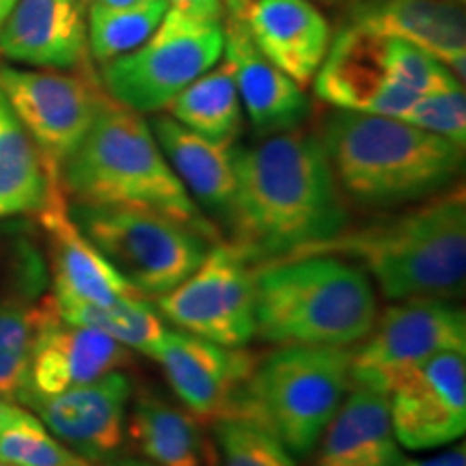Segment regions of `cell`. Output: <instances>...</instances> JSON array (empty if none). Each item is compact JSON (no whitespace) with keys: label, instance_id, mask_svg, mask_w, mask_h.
Listing matches in <instances>:
<instances>
[{"label":"cell","instance_id":"30bf717a","mask_svg":"<svg viewBox=\"0 0 466 466\" xmlns=\"http://www.w3.org/2000/svg\"><path fill=\"white\" fill-rule=\"evenodd\" d=\"M441 352H466V316L442 299L395 300L352 352V384L387 393L400 376Z\"/></svg>","mask_w":466,"mask_h":466},{"label":"cell","instance_id":"7a4b0ae2","mask_svg":"<svg viewBox=\"0 0 466 466\" xmlns=\"http://www.w3.org/2000/svg\"><path fill=\"white\" fill-rule=\"evenodd\" d=\"M58 184L74 206L149 209L220 242L217 223L192 201L151 126L108 93L86 137L61 167Z\"/></svg>","mask_w":466,"mask_h":466},{"label":"cell","instance_id":"d6a6232c","mask_svg":"<svg viewBox=\"0 0 466 466\" xmlns=\"http://www.w3.org/2000/svg\"><path fill=\"white\" fill-rule=\"evenodd\" d=\"M167 5L168 9L197 17V20L223 22L225 15L223 0H167Z\"/></svg>","mask_w":466,"mask_h":466},{"label":"cell","instance_id":"7402d4cb","mask_svg":"<svg viewBox=\"0 0 466 466\" xmlns=\"http://www.w3.org/2000/svg\"><path fill=\"white\" fill-rule=\"evenodd\" d=\"M311 466H395L401 447L393 434L389 395L352 384L318 441Z\"/></svg>","mask_w":466,"mask_h":466},{"label":"cell","instance_id":"5b68a950","mask_svg":"<svg viewBox=\"0 0 466 466\" xmlns=\"http://www.w3.org/2000/svg\"><path fill=\"white\" fill-rule=\"evenodd\" d=\"M255 335L277 346L348 348L378 318L370 277L337 255H302L253 270Z\"/></svg>","mask_w":466,"mask_h":466},{"label":"cell","instance_id":"60d3db41","mask_svg":"<svg viewBox=\"0 0 466 466\" xmlns=\"http://www.w3.org/2000/svg\"><path fill=\"white\" fill-rule=\"evenodd\" d=\"M450 3H462V0H450Z\"/></svg>","mask_w":466,"mask_h":466},{"label":"cell","instance_id":"4fadbf2b","mask_svg":"<svg viewBox=\"0 0 466 466\" xmlns=\"http://www.w3.org/2000/svg\"><path fill=\"white\" fill-rule=\"evenodd\" d=\"M132 380L124 370L72 387L56 395H20L17 404L31 408L67 450L86 462L119 456L126 445Z\"/></svg>","mask_w":466,"mask_h":466},{"label":"cell","instance_id":"277c9868","mask_svg":"<svg viewBox=\"0 0 466 466\" xmlns=\"http://www.w3.org/2000/svg\"><path fill=\"white\" fill-rule=\"evenodd\" d=\"M350 201L387 209L421 203L456 184L464 147L398 116L335 110L319 137Z\"/></svg>","mask_w":466,"mask_h":466},{"label":"cell","instance_id":"83f0119b","mask_svg":"<svg viewBox=\"0 0 466 466\" xmlns=\"http://www.w3.org/2000/svg\"><path fill=\"white\" fill-rule=\"evenodd\" d=\"M168 11L167 0H134L127 5L86 7V46L100 66L138 48Z\"/></svg>","mask_w":466,"mask_h":466},{"label":"cell","instance_id":"e0dca14e","mask_svg":"<svg viewBox=\"0 0 466 466\" xmlns=\"http://www.w3.org/2000/svg\"><path fill=\"white\" fill-rule=\"evenodd\" d=\"M223 58L233 69L242 110L259 138L299 130L311 115L302 86L268 61L250 37L244 17H229Z\"/></svg>","mask_w":466,"mask_h":466},{"label":"cell","instance_id":"484cf974","mask_svg":"<svg viewBox=\"0 0 466 466\" xmlns=\"http://www.w3.org/2000/svg\"><path fill=\"white\" fill-rule=\"evenodd\" d=\"M167 108L175 121L212 141L236 145L242 134L244 110L225 58L186 86Z\"/></svg>","mask_w":466,"mask_h":466},{"label":"cell","instance_id":"6da1fadb","mask_svg":"<svg viewBox=\"0 0 466 466\" xmlns=\"http://www.w3.org/2000/svg\"><path fill=\"white\" fill-rule=\"evenodd\" d=\"M229 247L250 266L302 258L348 227L346 197L319 137L291 130L233 147Z\"/></svg>","mask_w":466,"mask_h":466},{"label":"cell","instance_id":"cb8c5ba5","mask_svg":"<svg viewBox=\"0 0 466 466\" xmlns=\"http://www.w3.org/2000/svg\"><path fill=\"white\" fill-rule=\"evenodd\" d=\"M126 439L154 466H206L208 439L199 417L156 393H141L134 400Z\"/></svg>","mask_w":466,"mask_h":466},{"label":"cell","instance_id":"1f68e13d","mask_svg":"<svg viewBox=\"0 0 466 466\" xmlns=\"http://www.w3.org/2000/svg\"><path fill=\"white\" fill-rule=\"evenodd\" d=\"M406 124L428 130L447 141L466 145V96L464 86L423 96L400 116Z\"/></svg>","mask_w":466,"mask_h":466},{"label":"cell","instance_id":"2e32d148","mask_svg":"<svg viewBox=\"0 0 466 466\" xmlns=\"http://www.w3.org/2000/svg\"><path fill=\"white\" fill-rule=\"evenodd\" d=\"M154 360L182 406L199 419L225 415L255 367V359L244 348H227L171 329Z\"/></svg>","mask_w":466,"mask_h":466},{"label":"cell","instance_id":"8992f818","mask_svg":"<svg viewBox=\"0 0 466 466\" xmlns=\"http://www.w3.org/2000/svg\"><path fill=\"white\" fill-rule=\"evenodd\" d=\"M352 387L348 348L281 346L261 360L225 415L264 425L296 460L316 451L319 436Z\"/></svg>","mask_w":466,"mask_h":466},{"label":"cell","instance_id":"8fae6325","mask_svg":"<svg viewBox=\"0 0 466 466\" xmlns=\"http://www.w3.org/2000/svg\"><path fill=\"white\" fill-rule=\"evenodd\" d=\"M156 309L184 333L244 348L255 337L253 266L229 244H212L182 283L156 299Z\"/></svg>","mask_w":466,"mask_h":466},{"label":"cell","instance_id":"5bb4252c","mask_svg":"<svg viewBox=\"0 0 466 466\" xmlns=\"http://www.w3.org/2000/svg\"><path fill=\"white\" fill-rule=\"evenodd\" d=\"M319 100L337 110L400 116L419 100L395 83L387 58V37L346 25L330 39L313 76Z\"/></svg>","mask_w":466,"mask_h":466},{"label":"cell","instance_id":"f35d334b","mask_svg":"<svg viewBox=\"0 0 466 466\" xmlns=\"http://www.w3.org/2000/svg\"><path fill=\"white\" fill-rule=\"evenodd\" d=\"M76 3H78V5H80V7H83V9L86 7V3H85V0H76Z\"/></svg>","mask_w":466,"mask_h":466},{"label":"cell","instance_id":"44dd1931","mask_svg":"<svg viewBox=\"0 0 466 466\" xmlns=\"http://www.w3.org/2000/svg\"><path fill=\"white\" fill-rule=\"evenodd\" d=\"M244 22L268 61L300 86L313 83L333 33L311 0H250Z\"/></svg>","mask_w":466,"mask_h":466},{"label":"cell","instance_id":"7c38bea8","mask_svg":"<svg viewBox=\"0 0 466 466\" xmlns=\"http://www.w3.org/2000/svg\"><path fill=\"white\" fill-rule=\"evenodd\" d=\"M400 447L425 451L462 439L466 430L464 352H441L400 376L389 391Z\"/></svg>","mask_w":466,"mask_h":466},{"label":"cell","instance_id":"d4e9b609","mask_svg":"<svg viewBox=\"0 0 466 466\" xmlns=\"http://www.w3.org/2000/svg\"><path fill=\"white\" fill-rule=\"evenodd\" d=\"M58 182L0 91V220L39 214Z\"/></svg>","mask_w":466,"mask_h":466},{"label":"cell","instance_id":"74e56055","mask_svg":"<svg viewBox=\"0 0 466 466\" xmlns=\"http://www.w3.org/2000/svg\"><path fill=\"white\" fill-rule=\"evenodd\" d=\"M86 7H89L91 3H97V5H127V3H134V0H85Z\"/></svg>","mask_w":466,"mask_h":466},{"label":"cell","instance_id":"d590c367","mask_svg":"<svg viewBox=\"0 0 466 466\" xmlns=\"http://www.w3.org/2000/svg\"><path fill=\"white\" fill-rule=\"evenodd\" d=\"M250 0H223V7L229 17H244L248 11Z\"/></svg>","mask_w":466,"mask_h":466},{"label":"cell","instance_id":"9c48e42d","mask_svg":"<svg viewBox=\"0 0 466 466\" xmlns=\"http://www.w3.org/2000/svg\"><path fill=\"white\" fill-rule=\"evenodd\" d=\"M0 91L42 156L52 182L86 137L106 96L89 67L20 69L0 66Z\"/></svg>","mask_w":466,"mask_h":466},{"label":"cell","instance_id":"e575fe53","mask_svg":"<svg viewBox=\"0 0 466 466\" xmlns=\"http://www.w3.org/2000/svg\"><path fill=\"white\" fill-rule=\"evenodd\" d=\"M89 466H154L147 460L132 458V456H113L108 460H100V462H89Z\"/></svg>","mask_w":466,"mask_h":466},{"label":"cell","instance_id":"4316f807","mask_svg":"<svg viewBox=\"0 0 466 466\" xmlns=\"http://www.w3.org/2000/svg\"><path fill=\"white\" fill-rule=\"evenodd\" d=\"M58 316L72 324L89 326L127 350L147 354L154 359L167 335V324L158 309L149 305L145 296L121 299L113 305H89V302L56 300L52 296Z\"/></svg>","mask_w":466,"mask_h":466},{"label":"cell","instance_id":"ac0fdd59","mask_svg":"<svg viewBox=\"0 0 466 466\" xmlns=\"http://www.w3.org/2000/svg\"><path fill=\"white\" fill-rule=\"evenodd\" d=\"M39 220L50 240L56 300L113 305L121 299L143 296L119 275L102 250L74 223L61 186L52 188L48 201L39 212Z\"/></svg>","mask_w":466,"mask_h":466},{"label":"cell","instance_id":"ba28073f","mask_svg":"<svg viewBox=\"0 0 466 466\" xmlns=\"http://www.w3.org/2000/svg\"><path fill=\"white\" fill-rule=\"evenodd\" d=\"M225 26L168 9L145 42L100 66L102 89L137 113L165 110L223 58Z\"/></svg>","mask_w":466,"mask_h":466},{"label":"cell","instance_id":"8d00e7d4","mask_svg":"<svg viewBox=\"0 0 466 466\" xmlns=\"http://www.w3.org/2000/svg\"><path fill=\"white\" fill-rule=\"evenodd\" d=\"M15 5V0H0V22L7 17V14L11 11V7Z\"/></svg>","mask_w":466,"mask_h":466},{"label":"cell","instance_id":"603a6c76","mask_svg":"<svg viewBox=\"0 0 466 466\" xmlns=\"http://www.w3.org/2000/svg\"><path fill=\"white\" fill-rule=\"evenodd\" d=\"M151 132L162 154L192 201L225 227L236 195L233 147L201 137L175 121L171 115H158L151 121Z\"/></svg>","mask_w":466,"mask_h":466},{"label":"cell","instance_id":"9a60e30c","mask_svg":"<svg viewBox=\"0 0 466 466\" xmlns=\"http://www.w3.org/2000/svg\"><path fill=\"white\" fill-rule=\"evenodd\" d=\"M130 360L127 348L110 339L108 335L89 326L72 324L58 316L50 296L39 305L31 371L22 395L63 393L72 387L97 380L110 371L124 370Z\"/></svg>","mask_w":466,"mask_h":466},{"label":"cell","instance_id":"3957f363","mask_svg":"<svg viewBox=\"0 0 466 466\" xmlns=\"http://www.w3.org/2000/svg\"><path fill=\"white\" fill-rule=\"evenodd\" d=\"M307 255H337L357 264L384 299L462 296L466 277L464 190L430 197L408 212L343 229Z\"/></svg>","mask_w":466,"mask_h":466},{"label":"cell","instance_id":"d6986e66","mask_svg":"<svg viewBox=\"0 0 466 466\" xmlns=\"http://www.w3.org/2000/svg\"><path fill=\"white\" fill-rule=\"evenodd\" d=\"M0 55L37 69L86 67V20L76 0H15L0 22Z\"/></svg>","mask_w":466,"mask_h":466},{"label":"cell","instance_id":"f1b7e54d","mask_svg":"<svg viewBox=\"0 0 466 466\" xmlns=\"http://www.w3.org/2000/svg\"><path fill=\"white\" fill-rule=\"evenodd\" d=\"M0 462L9 466H89L46 428L31 408L0 400Z\"/></svg>","mask_w":466,"mask_h":466},{"label":"cell","instance_id":"836d02e7","mask_svg":"<svg viewBox=\"0 0 466 466\" xmlns=\"http://www.w3.org/2000/svg\"><path fill=\"white\" fill-rule=\"evenodd\" d=\"M395 466H466V450L464 442H460L458 447L439 453V456L423 458V460H412V458H401Z\"/></svg>","mask_w":466,"mask_h":466},{"label":"cell","instance_id":"4dcf8cb0","mask_svg":"<svg viewBox=\"0 0 466 466\" xmlns=\"http://www.w3.org/2000/svg\"><path fill=\"white\" fill-rule=\"evenodd\" d=\"M39 307L0 300V398L17 401L28 384Z\"/></svg>","mask_w":466,"mask_h":466},{"label":"cell","instance_id":"b9f144b4","mask_svg":"<svg viewBox=\"0 0 466 466\" xmlns=\"http://www.w3.org/2000/svg\"><path fill=\"white\" fill-rule=\"evenodd\" d=\"M0 466H9V464H5V462H0Z\"/></svg>","mask_w":466,"mask_h":466},{"label":"cell","instance_id":"ab89813d","mask_svg":"<svg viewBox=\"0 0 466 466\" xmlns=\"http://www.w3.org/2000/svg\"><path fill=\"white\" fill-rule=\"evenodd\" d=\"M324 3H339V0H324Z\"/></svg>","mask_w":466,"mask_h":466},{"label":"cell","instance_id":"f546056e","mask_svg":"<svg viewBox=\"0 0 466 466\" xmlns=\"http://www.w3.org/2000/svg\"><path fill=\"white\" fill-rule=\"evenodd\" d=\"M212 421L206 466H299L288 447L253 419L220 415Z\"/></svg>","mask_w":466,"mask_h":466},{"label":"cell","instance_id":"ffe728a7","mask_svg":"<svg viewBox=\"0 0 466 466\" xmlns=\"http://www.w3.org/2000/svg\"><path fill=\"white\" fill-rule=\"evenodd\" d=\"M348 25L421 48L464 83L466 20L450 0H352Z\"/></svg>","mask_w":466,"mask_h":466},{"label":"cell","instance_id":"52a82bcc","mask_svg":"<svg viewBox=\"0 0 466 466\" xmlns=\"http://www.w3.org/2000/svg\"><path fill=\"white\" fill-rule=\"evenodd\" d=\"M69 214L119 275L151 299L182 283L201 264L209 247L217 244L149 209L69 203Z\"/></svg>","mask_w":466,"mask_h":466}]
</instances>
